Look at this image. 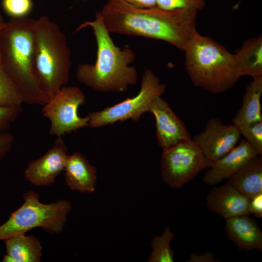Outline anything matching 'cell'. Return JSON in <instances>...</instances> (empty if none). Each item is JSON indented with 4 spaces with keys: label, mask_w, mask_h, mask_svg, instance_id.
<instances>
[{
    "label": "cell",
    "mask_w": 262,
    "mask_h": 262,
    "mask_svg": "<svg viewBox=\"0 0 262 262\" xmlns=\"http://www.w3.org/2000/svg\"><path fill=\"white\" fill-rule=\"evenodd\" d=\"M197 12L156 6L139 8L120 0H107L99 12L110 33L160 40L184 50L197 32Z\"/></svg>",
    "instance_id": "obj_1"
},
{
    "label": "cell",
    "mask_w": 262,
    "mask_h": 262,
    "mask_svg": "<svg viewBox=\"0 0 262 262\" xmlns=\"http://www.w3.org/2000/svg\"><path fill=\"white\" fill-rule=\"evenodd\" d=\"M92 28L97 45V59L94 64H82L76 70L78 81L97 91L125 92L135 84L138 74L131 65L135 58L133 50L126 46L121 48L114 43L106 28L99 12L93 21H86L76 30Z\"/></svg>",
    "instance_id": "obj_2"
},
{
    "label": "cell",
    "mask_w": 262,
    "mask_h": 262,
    "mask_svg": "<svg viewBox=\"0 0 262 262\" xmlns=\"http://www.w3.org/2000/svg\"><path fill=\"white\" fill-rule=\"evenodd\" d=\"M35 20L12 18L0 32V65L17 86L23 102L44 105L49 100L41 90L33 69Z\"/></svg>",
    "instance_id": "obj_3"
},
{
    "label": "cell",
    "mask_w": 262,
    "mask_h": 262,
    "mask_svg": "<svg viewBox=\"0 0 262 262\" xmlns=\"http://www.w3.org/2000/svg\"><path fill=\"white\" fill-rule=\"evenodd\" d=\"M71 66L70 49L58 25L46 16L35 20L33 69L49 99L69 82Z\"/></svg>",
    "instance_id": "obj_4"
},
{
    "label": "cell",
    "mask_w": 262,
    "mask_h": 262,
    "mask_svg": "<svg viewBox=\"0 0 262 262\" xmlns=\"http://www.w3.org/2000/svg\"><path fill=\"white\" fill-rule=\"evenodd\" d=\"M184 51L186 70L196 86L223 93L242 77L234 54L210 37L197 32Z\"/></svg>",
    "instance_id": "obj_5"
},
{
    "label": "cell",
    "mask_w": 262,
    "mask_h": 262,
    "mask_svg": "<svg viewBox=\"0 0 262 262\" xmlns=\"http://www.w3.org/2000/svg\"><path fill=\"white\" fill-rule=\"evenodd\" d=\"M24 202L0 225V241L36 228H41L50 234L62 231L72 209L70 201L61 199L44 204L36 192L30 191L23 195Z\"/></svg>",
    "instance_id": "obj_6"
},
{
    "label": "cell",
    "mask_w": 262,
    "mask_h": 262,
    "mask_svg": "<svg viewBox=\"0 0 262 262\" xmlns=\"http://www.w3.org/2000/svg\"><path fill=\"white\" fill-rule=\"evenodd\" d=\"M166 88L151 70L146 69L137 95L102 110L89 113L86 115L88 127L99 128L129 119L138 121L144 113L149 112L153 101L162 96Z\"/></svg>",
    "instance_id": "obj_7"
},
{
    "label": "cell",
    "mask_w": 262,
    "mask_h": 262,
    "mask_svg": "<svg viewBox=\"0 0 262 262\" xmlns=\"http://www.w3.org/2000/svg\"><path fill=\"white\" fill-rule=\"evenodd\" d=\"M161 171L164 182L180 188L213 163L207 159L192 139L163 150Z\"/></svg>",
    "instance_id": "obj_8"
},
{
    "label": "cell",
    "mask_w": 262,
    "mask_h": 262,
    "mask_svg": "<svg viewBox=\"0 0 262 262\" xmlns=\"http://www.w3.org/2000/svg\"><path fill=\"white\" fill-rule=\"evenodd\" d=\"M85 102V95L78 87L63 86L43 106L42 115L50 122L49 134L62 137L88 126V117L78 113Z\"/></svg>",
    "instance_id": "obj_9"
},
{
    "label": "cell",
    "mask_w": 262,
    "mask_h": 262,
    "mask_svg": "<svg viewBox=\"0 0 262 262\" xmlns=\"http://www.w3.org/2000/svg\"><path fill=\"white\" fill-rule=\"evenodd\" d=\"M241 135L232 123L225 125L219 119L212 118L207 120L204 131L192 140L207 159L214 162L232 149Z\"/></svg>",
    "instance_id": "obj_10"
},
{
    "label": "cell",
    "mask_w": 262,
    "mask_h": 262,
    "mask_svg": "<svg viewBox=\"0 0 262 262\" xmlns=\"http://www.w3.org/2000/svg\"><path fill=\"white\" fill-rule=\"evenodd\" d=\"M67 147L62 137L40 158L29 162L25 169L26 180L36 186H47L64 171L68 157Z\"/></svg>",
    "instance_id": "obj_11"
},
{
    "label": "cell",
    "mask_w": 262,
    "mask_h": 262,
    "mask_svg": "<svg viewBox=\"0 0 262 262\" xmlns=\"http://www.w3.org/2000/svg\"><path fill=\"white\" fill-rule=\"evenodd\" d=\"M156 122V136L163 150L192 139L187 127L162 96L152 103L149 110Z\"/></svg>",
    "instance_id": "obj_12"
},
{
    "label": "cell",
    "mask_w": 262,
    "mask_h": 262,
    "mask_svg": "<svg viewBox=\"0 0 262 262\" xmlns=\"http://www.w3.org/2000/svg\"><path fill=\"white\" fill-rule=\"evenodd\" d=\"M251 199L241 194L229 181L220 187H213L207 196V206L213 212L229 218L250 214Z\"/></svg>",
    "instance_id": "obj_13"
},
{
    "label": "cell",
    "mask_w": 262,
    "mask_h": 262,
    "mask_svg": "<svg viewBox=\"0 0 262 262\" xmlns=\"http://www.w3.org/2000/svg\"><path fill=\"white\" fill-rule=\"evenodd\" d=\"M258 155L254 148L246 140L242 139L226 155L213 162L210 169L203 176L202 181L213 185L224 179H229L247 162Z\"/></svg>",
    "instance_id": "obj_14"
},
{
    "label": "cell",
    "mask_w": 262,
    "mask_h": 262,
    "mask_svg": "<svg viewBox=\"0 0 262 262\" xmlns=\"http://www.w3.org/2000/svg\"><path fill=\"white\" fill-rule=\"evenodd\" d=\"M64 171L66 184L71 190L86 193L95 190L97 169L81 153L68 155Z\"/></svg>",
    "instance_id": "obj_15"
},
{
    "label": "cell",
    "mask_w": 262,
    "mask_h": 262,
    "mask_svg": "<svg viewBox=\"0 0 262 262\" xmlns=\"http://www.w3.org/2000/svg\"><path fill=\"white\" fill-rule=\"evenodd\" d=\"M225 220V229L229 239L240 250L262 251V231L254 219L245 215Z\"/></svg>",
    "instance_id": "obj_16"
},
{
    "label": "cell",
    "mask_w": 262,
    "mask_h": 262,
    "mask_svg": "<svg viewBox=\"0 0 262 262\" xmlns=\"http://www.w3.org/2000/svg\"><path fill=\"white\" fill-rule=\"evenodd\" d=\"M262 76L253 78L247 86L243 98L242 106L233 118L232 124L239 131L250 125L262 121L261 97Z\"/></svg>",
    "instance_id": "obj_17"
},
{
    "label": "cell",
    "mask_w": 262,
    "mask_h": 262,
    "mask_svg": "<svg viewBox=\"0 0 262 262\" xmlns=\"http://www.w3.org/2000/svg\"><path fill=\"white\" fill-rule=\"evenodd\" d=\"M6 253L2 262H40L42 247L38 239L33 236L19 234L4 241Z\"/></svg>",
    "instance_id": "obj_18"
},
{
    "label": "cell",
    "mask_w": 262,
    "mask_h": 262,
    "mask_svg": "<svg viewBox=\"0 0 262 262\" xmlns=\"http://www.w3.org/2000/svg\"><path fill=\"white\" fill-rule=\"evenodd\" d=\"M229 182L251 199L262 194V158L256 156L229 178Z\"/></svg>",
    "instance_id": "obj_19"
},
{
    "label": "cell",
    "mask_w": 262,
    "mask_h": 262,
    "mask_svg": "<svg viewBox=\"0 0 262 262\" xmlns=\"http://www.w3.org/2000/svg\"><path fill=\"white\" fill-rule=\"evenodd\" d=\"M241 76L253 78L262 76V37H252L244 42L234 54Z\"/></svg>",
    "instance_id": "obj_20"
},
{
    "label": "cell",
    "mask_w": 262,
    "mask_h": 262,
    "mask_svg": "<svg viewBox=\"0 0 262 262\" xmlns=\"http://www.w3.org/2000/svg\"><path fill=\"white\" fill-rule=\"evenodd\" d=\"M174 236L169 226L165 227L161 235H155L151 242L152 251L147 262H174V252L170 244Z\"/></svg>",
    "instance_id": "obj_21"
},
{
    "label": "cell",
    "mask_w": 262,
    "mask_h": 262,
    "mask_svg": "<svg viewBox=\"0 0 262 262\" xmlns=\"http://www.w3.org/2000/svg\"><path fill=\"white\" fill-rule=\"evenodd\" d=\"M23 103L17 86L0 65V107L21 106Z\"/></svg>",
    "instance_id": "obj_22"
},
{
    "label": "cell",
    "mask_w": 262,
    "mask_h": 262,
    "mask_svg": "<svg viewBox=\"0 0 262 262\" xmlns=\"http://www.w3.org/2000/svg\"><path fill=\"white\" fill-rule=\"evenodd\" d=\"M241 135L254 148L258 154H262V121L254 123L240 131Z\"/></svg>",
    "instance_id": "obj_23"
},
{
    "label": "cell",
    "mask_w": 262,
    "mask_h": 262,
    "mask_svg": "<svg viewBox=\"0 0 262 262\" xmlns=\"http://www.w3.org/2000/svg\"><path fill=\"white\" fill-rule=\"evenodd\" d=\"M205 6V0H156V6L165 10L190 9L197 11Z\"/></svg>",
    "instance_id": "obj_24"
},
{
    "label": "cell",
    "mask_w": 262,
    "mask_h": 262,
    "mask_svg": "<svg viewBox=\"0 0 262 262\" xmlns=\"http://www.w3.org/2000/svg\"><path fill=\"white\" fill-rule=\"evenodd\" d=\"M2 8L5 13L15 18L24 17L31 11V0H2Z\"/></svg>",
    "instance_id": "obj_25"
},
{
    "label": "cell",
    "mask_w": 262,
    "mask_h": 262,
    "mask_svg": "<svg viewBox=\"0 0 262 262\" xmlns=\"http://www.w3.org/2000/svg\"><path fill=\"white\" fill-rule=\"evenodd\" d=\"M21 111V106L0 107V133L8 131L11 124L17 119Z\"/></svg>",
    "instance_id": "obj_26"
},
{
    "label": "cell",
    "mask_w": 262,
    "mask_h": 262,
    "mask_svg": "<svg viewBox=\"0 0 262 262\" xmlns=\"http://www.w3.org/2000/svg\"><path fill=\"white\" fill-rule=\"evenodd\" d=\"M14 136L8 131L0 133V162L10 151L14 142Z\"/></svg>",
    "instance_id": "obj_27"
},
{
    "label": "cell",
    "mask_w": 262,
    "mask_h": 262,
    "mask_svg": "<svg viewBox=\"0 0 262 262\" xmlns=\"http://www.w3.org/2000/svg\"><path fill=\"white\" fill-rule=\"evenodd\" d=\"M248 210L249 214H252L257 218L262 217V194L251 199Z\"/></svg>",
    "instance_id": "obj_28"
},
{
    "label": "cell",
    "mask_w": 262,
    "mask_h": 262,
    "mask_svg": "<svg viewBox=\"0 0 262 262\" xmlns=\"http://www.w3.org/2000/svg\"><path fill=\"white\" fill-rule=\"evenodd\" d=\"M187 262H221L214 258L213 253L207 252L201 255L191 253Z\"/></svg>",
    "instance_id": "obj_29"
},
{
    "label": "cell",
    "mask_w": 262,
    "mask_h": 262,
    "mask_svg": "<svg viewBox=\"0 0 262 262\" xmlns=\"http://www.w3.org/2000/svg\"><path fill=\"white\" fill-rule=\"evenodd\" d=\"M139 8H150L156 6V0H120Z\"/></svg>",
    "instance_id": "obj_30"
},
{
    "label": "cell",
    "mask_w": 262,
    "mask_h": 262,
    "mask_svg": "<svg viewBox=\"0 0 262 262\" xmlns=\"http://www.w3.org/2000/svg\"><path fill=\"white\" fill-rule=\"evenodd\" d=\"M5 24V22L4 21L3 16L0 15V32L3 28Z\"/></svg>",
    "instance_id": "obj_31"
},
{
    "label": "cell",
    "mask_w": 262,
    "mask_h": 262,
    "mask_svg": "<svg viewBox=\"0 0 262 262\" xmlns=\"http://www.w3.org/2000/svg\"></svg>",
    "instance_id": "obj_32"
}]
</instances>
